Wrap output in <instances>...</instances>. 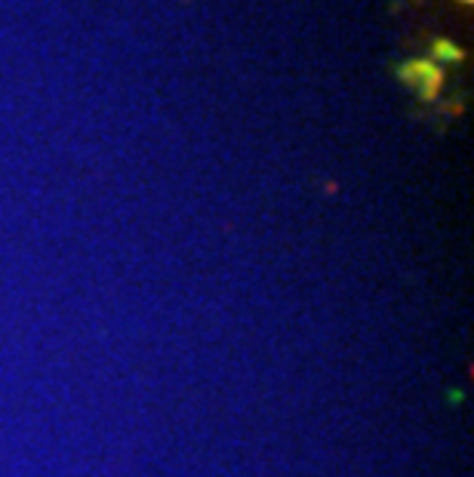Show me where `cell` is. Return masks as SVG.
I'll use <instances>...</instances> for the list:
<instances>
[{
	"label": "cell",
	"mask_w": 474,
	"mask_h": 477,
	"mask_svg": "<svg viewBox=\"0 0 474 477\" xmlns=\"http://www.w3.org/2000/svg\"><path fill=\"white\" fill-rule=\"evenodd\" d=\"M465 4H471V0H465Z\"/></svg>",
	"instance_id": "3"
},
{
	"label": "cell",
	"mask_w": 474,
	"mask_h": 477,
	"mask_svg": "<svg viewBox=\"0 0 474 477\" xmlns=\"http://www.w3.org/2000/svg\"><path fill=\"white\" fill-rule=\"evenodd\" d=\"M462 56L465 53L456 47L453 41H443V37H438V41H434V59H438V62H459Z\"/></svg>",
	"instance_id": "2"
},
{
	"label": "cell",
	"mask_w": 474,
	"mask_h": 477,
	"mask_svg": "<svg viewBox=\"0 0 474 477\" xmlns=\"http://www.w3.org/2000/svg\"><path fill=\"white\" fill-rule=\"evenodd\" d=\"M397 74H401V80L419 96V99H425V102L438 99V93L443 87V69L434 59H413V62H404Z\"/></svg>",
	"instance_id": "1"
}]
</instances>
